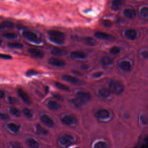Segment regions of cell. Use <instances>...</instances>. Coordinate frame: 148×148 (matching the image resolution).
Returning <instances> with one entry per match:
<instances>
[{
	"mask_svg": "<svg viewBox=\"0 0 148 148\" xmlns=\"http://www.w3.org/2000/svg\"><path fill=\"white\" fill-rule=\"evenodd\" d=\"M23 114L24 115L28 118V119H31L32 117V116H33V112L31 110H30L29 109H28V108H25L23 109Z\"/></svg>",
	"mask_w": 148,
	"mask_h": 148,
	"instance_id": "obj_34",
	"label": "cell"
},
{
	"mask_svg": "<svg viewBox=\"0 0 148 148\" xmlns=\"http://www.w3.org/2000/svg\"><path fill=\"white\" fill-rule=\"evenodd\" d=\"M9 112L11 113V114H12L13 116H14L15 117H19L21 114L20 111L16 108L11 107L9 109Z\"/></svg>",
	"mask_w": 148,
	"mask_h": 148,
	"instance_id": "obj_33",
	"label": "cell"
},
{
	"mask_svg": "<svg viewBox=\"0 0 148 148\" xmlns=\"http://www.w3.org/2000/svg\"><path fill=\"white\" fill-rule=\"evenodd\" d=\"M0 58L4 60H11L12 59V57L9 54L0 53Z\"/></svg>",
	"mask_w": 148,
	"mask_h": 148,
	"instance_id": "obj_39",
	"label": "cell"
},
{
	"mask_svg": "<svg viewBox=\"0 0 148 148\" xmlns=\"http://www.w3.org/2000/svg\"><path fill=\"white\" fill-rule=\"evenodd\" d=\"M3 28H5L4 27H3V25L2 24V23L0 24V30L2 29H3Z\"/></svg>",
	"mask_w": 148,
	"mask_h": 148,
	"instance_id": "obj_47",
	"label": "cell"
},
{
	"mask_svg": "<svg viewBox=\"0 0 148 148\" xmlns=\"http://www.w3.org/2000/svg\"><path fill=\"white\" fill-rule=\"evenodd\" d=\"M120 51V47H117V46H113L112 47L110 48V53L112 54L113 55H116V54H118Z\"/></svg>",
	"mask_w": 148,
	"mask_h": 148,
	"instance_id": "obj_35",
	"label": "cell"
},
{
	"mask_svg": "<svg viewBox=\"0 0 148 148\" xmlns=\"http://www.w3.org/2000/svg\"><path fill=\"white\" fill-rule=\"evenodd\" d=\"M102 75H103V72H95V73H93L92 74V76L94 77L97 78V77H101Z\"/></svg>",
	"mask_w": 148,
	"mask_h": 148,
	"instance_id": "obj_43",
	"label": "cell"
},
{
	"mask_svg": "<svg viewBox=\"0 0 148 148\" xmlns=\"http://www.w3.org/2000/svg\"><path fill=\"white\" fill-rule=\"evenodd\" d=\"M36 132L42 135H45L47 134V131L43 128L42 126H41L40 124H37L36 126Z\"/></svg>",
	"mask_w": 148,
	"mask_h": 148,
	"instance_id": "obj_29",
	"label": "cell"
},
{
	"mask_svg": "<svg viewBox=\"0 0 148 148\" xmlns=\"http://www.w3.org/2000/svg\"><path fill=\"white\" fill-rule=\"evenodd\" d=\"M10 146L12 148H24L20 142L16 141L12 142L10 143Z\"/></svg>",
	"mask_w": 148,
	"mask_h": 148,
	"instance_id": "obj_37",
	"label": "cell"
},
{
	"mask_svg": "<svg viewBox=\"0 0 148 148\" xmlns=\"http://www.w3.org/2000/svg\"><path fill=\"white\" fill-rule=\"evenodd\" d=\"M49 40L57 45H62L65 42V34L58 30H49L47 32Z\"/></svg>",
	"mask_w": 148,
	"mask_h": 148,
	"instance_id": "obj_2",
	"label": "cell"
},
{
	"mask_svg": "<svg viewBox=\"0 0 148 148\" xmlns=\"http://www.w3.org/2000/svg\"><path fill=\"white\" fill-rule=\"evenodd\" d=\"M71 57L73 59H86L87 55L81 51H75L71 53Z\"/></svg>",
	"mask_w": 148,
	"mask_h": 148,
	"instance_id": "obj_14",
	"label": "cell"
},
{
	"mask_svg": "<svg viewBox=\"0 0 148 148\" xmlns=\"http://www.w3.org/2000/svg\"><path fill=\"white\" fill-rule=\"evenodd\" d=\"M17 92L18 96L21 98V99L25 103H26L27 104H29L31 103V99H30L29 97L24 91H23L21 88H18L17 90Z\"/></svg>",
	"mask_w": 148,
	"mask_h": 148,
	"instance_id": "obj_12",
	"label": "cell"
},
{
	"mask_svg": "<svg viewBox=\"0 0 148 148\" xmlns=\"http://www.w3.org/2000/svg\"><path fill=\"white\" fill-rule=\"evenodd\" d=\"M26 143L27 145L30 148H38L39 143L33 138H28L26 140Z\"/></svg>",
	"mask_w": 148,
	"mask_h": 148,
	"instance_id": "obj_24",
	"label": "cell"
},
{
	"mask_svg": "<svg viewBox=\"0 0 148 148\" xmlns=\"http://www.w3.org/2000/svg\"><path fill=\"white\" fill-rule=\"evenodd\" d=\"M94 148H108V145L106 142L99 140L95 143Z\"/></svg>",
	"mask_w": 148,
	"mask_h": 148,
	"instance_id": "obj_28",
	"label": "cell"
},
{
	"mask_svg": "<svg viewBox=\"0 0 148 148\" xmlns=\"http://www.w3.org/2000/svg\"><path fill=\"white\" fill-rule=\"evenodd\" d=\"M102 24L105 27H111L112 25V23L109 20H104L102 21Z\"/></svg>",
	"mask_w": 148,
	"mask_h": 148,
	"instance_id": "obj_40",
	"label": "cell"
},
{
	"mask_svg": "<svg viewBox=\"0 0 148 148\" xmlns=\"http://www.w3.org/2000/svg\"><path fill=\"white\" fill-rule=\"evenodd\" d=\"M61 120L63 124L68 126L74 125L77 123L76 118L74 116L69 114L64 115L61 117Z\"/></svg>",
	"mask_w": 148,
	"mask_h": 148,
	"instance_id": "obj_8",
	"label": "cell"
},
{
	"mask_svg": "<svg viewBox=\"0 0 148 148\" xmlns=\"http://www.w3.org/2000/svg\"><path fill=\"white\" fill-rule=\"evenodd\" d=\"M141 56L142 57L145 58H148V50H143L141 53H140Z\"/></svg>",
	"mask_w": 148,
	"mask_h": 148,
	"instance_id": "obj_42",
	"label": "cell"
},
{
	"mask_svg": "<svg viewBox=\"0 0 148 148\" xmlns=\"http://www.w3.org/2000/svg\"><path fill=\"white\" fill-rule=\"evenodd\" d=\"M55 86L57 88H58V89L61 90H64V91H69V88L67 86H66L61 83L58 82L55 83Z\"/></svg>",
	"mask_w": 148,
	"mask_h": 148,
	"instance_id": "obj_32",
	"label": "cell"
},
{
	"mask_svg": "<svg viewBox=\"0 0 148 148\" xmlns=\"http://www.w3.org/2000/svg\"><path fill=\"white\" fill-rule=\"evenodd\" d=\"M67 53H68V51L66 50L60 49H58V48L53 49L51 51V54L53 56H58V57L65 56L67 54Z\"/></svg>",
	"mask_w": 148,
	"mask_h": 148,
	"instance_id": "obj_18",
	"label": "cell"
},
{
	"mask_svg": "<svg viewBox=\"0 0 148 148\" xmlns=\"http://www.w3.org/2000/svg\"><path fill=\"white\" fill-rule=\"evenodd\" d=\"M123 14L129 19H134L136 16V12L133 9L127 8L123 10Z\"/></svg>",
	"mask_w": 148,
	"mask_h": 148,
	"instance_id": "obj_17",
	"label": "cell"
},
{
	"mask_svg": "<svg viewBox=\"0 0 148 148\" xmlns=\"http://www.w3.org/2000/svg\"><path fill=\"white\" fill-rule=\"evenodd\" d=\"M3 37L8 39H14L17 37V35L14 32H6L2 35Z\"/></svg>",
	"mask_w": 148,
	"mask_h": 148,
	"instance_id": "obj_30",
	"label": "cell"
},
{
	"mask_svg": "<svg viewBox=\"0 0 148 148\" xmlns=\"http://www.w3.org/2000/svg\"><path fill=\"white\" fill-rule=\"evenodd\" d=\"M38 73H39V72L35 69H29L26 72L25 75L27 76H32L33 75H36Z\"/></svg>",
	"mask_w": 148,
	"mask_h": 148,
	"instance_id": "obj_38",
	"label": "cell"
},
{
	"mask_svg": "<svg viewBox=\"0 0 148 148\" xmlns=\"http://www.w3.org/2000/svg\"><path fill=\"white\" fill-rule=\"evenodd\" d=\"M139 148H148V146H146V145H143V146H141Z\"/></svg>",
	"mask_w": 148,
	"mask_h": 148,
	"instance_id": "obj_48",
	"label": "cell"
},
{
	"mask_svg": "<svg viewBox=\"0 0 148 148\" xmlns=\"http://www.w3.org/2000/svg\"><path fill=\"white\" fill-rule=\"evenodd\" d=\"M111 92L108 88H102L98 90V94L103 98H108L111 96Z\"/></svg>",
	"mask_w": 148,
	"mask_h": 148,
	"instance_id": "obj_20",
	"label": "cell"
},
{
	"mask_svg": "<svg viewBox=\"0 0 148 148\" xmlns=\"http://www.w3.org/2000/svg\"><path fill=\"white\" fill-rule=\"evenodd\" d=\"M140 15L143 18H148V7H143L140 10Z\"/></svg>",
	"mask_w": 148,
	"mask_h": 148,
	"instance_id": "obj_31",
	"label": "cell"
},
{
	"mask_svg": "<svg viewBox=\"0 0 148 148\" xmlns=\"http://www.w3.org/2000/svg\"><path fill=\"white\" fill-rule=\"evenodd\" d=\"M9 117L7 114L3 113V112H0V119H1L2 120H6L9 119Z\"/></svg>",
	"mask_w": 148,
	"mask_h": 148,
	"instance_id": "obj_41",
	"label": "cell"
},
{
	"mask_svg": "<svg viewBox=\"0 0 148 148\" xmlns=\"http://www.w3.org/2000/svg\"><path fill=\"white\" fill-rule=\"evenodd\" d=\"M72 72V73H73L74 75H76V76H82V73L80 72H79V71H77L73 70Z\"/></svg>",
	"mask_w": 148,
	"mask_h": 148,
	"instance_id": "obj_45",
	"label": "cell"
},
{
	"mask_svg": "<svg viewBox=\"0 0 148 148\" xmlns=\"http://www.w3.org/2000/svg\"><path fill=\"white\" fill-rule=\"evenodd\" d=\"M2 24L3 25L4 28H13L14 24L12 22L9 21H5L2 23Z\"/></svg>",
	"mask_w": 148,
	"mask_h": 148,
	"instance_id": "obj_36",
	"label": "cell"
},
{
	"mask_svg": "<svg viewBox=\"0 0 148 148\" xmlns=\"http://www.w3.org/2000/svg\"><path fill=\"white\" fill-rule=\"evenodd\" d=\"M95 116L101 120H109L111 118V114L109 110L105 109H101L95 113Z\"/></svg>",
	"mask_w": 148,
	"mask_h": 148,
	"instance_id": "obj_5",
	"label": "cell"
},
{
	"mask_svg": "<svg viewBox=\"0 0 148 148\" xmlns=\"http://www.w3.org/2000/svg\"><path fill=\"white\" fill-rule=\"evenodd\" d=\"M101 63L104 65H110L113 63V60L109 57H103L101 60Z\"/></svg>",
	"mask_w": 148,
	"mask_h": 148,
	"instance_id": "obj_26",
	"label": "cell"
},
{
	"mask_svg": "<svg viewBox=\"0 0 148 148\" xmlns=\"http://www.w3.org/2000/svg\"><path fill=\"white\" fill-rule=\"evenodd\" d=\"M62 78L64 80L68 83H70L72 84L82 86L85 84V82L83 80H82L76 77H73L69 75H64L62 76Z\"/></svg>",
	"mask_w": 148,
	"mask_h": 148,
	"instance_id": "obj_4",
	"label": "cell"
},
{
	"mask_svg": "<svg viewBox=\"0 0 148 148\" xmlns=\"http://www.w3.org/2000/svg\"><path fill=\"white\" fill-rule=\"evenodd\" d=\"M48 62L51 65L56 67H63L66 65V62L65 61L54 57L50 58Z\"/></svg>",
	"mask_w": 148,
	"mask_h": 148,
	"instance_id": "obj_11",
	"label": "cell"
},
{
	"mask_svg": "<svg viewBox=\"0 0 148 148\" xmlns=\"http://www.w3.org/2000/svg\"><path fill=\"white\" fill-rule=\"evenodd\" d=\"M139 119L140 123L143 125H145L148 123L147 114L145 112H142L139 114Z\"/></svg>",
	"mask_w": 148,
	"mask_h": 148,
	"instance_id": "obj_23",
	"label": "cell"
},
{
	"mask_svg": "<svg viewBox=\"0 0 148 148\" xmlns=\"http://www.w3.org/2000/svg\"><path fill=\"white\" fill-rule=\"evenodd\" d=\"M5 95V94L4 92L3 91L0 90V99H2V98H3L4 97Z\"/></svg>",
	"mask_w": 148,
	"mask_h": 148,
	"instance_id": "obj_46",
	"label": "cell"
},
{
	"mask_svg": "<svg viewBox=\"0 0 148 148\" xmlns=\"http://www.w3.org/2000/svg\"><path fill=\"white\" fill-rule=\"evenodd\" d=\"M83 40L86 45L90 46H95L97 43L96 39H95L94 38H92V37H86L83 39Z\"/></svg>",
	"mask_w": 148,
	"mask_h": 148,
	"instance_id": "obj_25",
	"label": "cell"
},
{
	"mask_svg": "<svg viewBox=\"0 0 148 148\" xmlns=\"http://www.w3.org/2000/svg\"><path fill=\"white\" fill-rule=\"evenodd\" d=\"M2 40H1V39H0V46L1 45V44H2Z\"/></svg>",
	"mask_w": 148,
	"mask_h": 148,
	"instance_id": "obj_49",
	"label": "cell"
},
{
	"mask_svg": "<svg viewBox=\"0 0 148 148\" xmlns=\"http://www.w3.org/2000/svg\"><path fill=\"white\" fill-rule=\"evenodd\" d=\"M8 99H9V102H10V103H15L16 101V99L15 98H14V97H9V98H8Z\"/></svg>",
	"mask_w": 148,
	"mask_h": 148,
	"instance_id": "obj_44",
	"label": "cell"
},
{
	"mask_svg": "<svg viewBox=\"0 0 148 148\" xmlns=\"http://www.w3.org/2000/svg\"><path fill=\"white\" fill-rule=\"evenodd\" d=\"M91 94L87 91H78L76 97L72 100V103L76 107H82L85 105L91 99Z\"/></svg>",
	"mask_w": 148,
	"mask_h": 148,
	"instance_id": "obj_1",
	"label": "cell"
},
{
	"mask_svg": "<svg viewBox=\"0 0 148 148\" xmlns=\"http://www.w3.org/2000/svg\"><path fill=\"white\" fill-rule=\"evenodd\" d=\"M124 35L129 40H134L137 36V32L134 29H128L124 32Z\"/></svg>",
	"mask_w": 148,
	"mask_h": 148,
	"instance_id": "obj_16",
	"label": "cell"
},
{
	"mask_svg": "<svg viewBox=\"0 0 148 148\" xmlns=\"http://www.w3.org/2000/svg\"><path fill=\"white\" fill-rule=\"evenodd\" d=\"M119 68L124 72H130L132 69V65L130 61H122L119 64Z\"/></svg>",
	"mask_w": 148,
	"mask_h": 148,
	"instance_id": "obj_13",
	"label": "cell"
},
{
	"mask_svg": "<svg viewBox=\"0 0 148 148\" xmlns=\"http://www.w3.org/2000/svg\"><path fill=\"white\" fill-rule=\"evenodd\" d=\"M23 35L28 40L35 43L40 42V39L38 38L36 34L31 31H24L23 32Z\"/></svg>",
	"mask_w": 148,
	"mask_h": 148,
	"instance_id": "obj_6",
	"label": "cell"
},
{
	"mask_svg": "<svg viewBox=\"0 0 148 148\" xmlns=\"http://www.w3.org/2000/svg\"><path fill=\"white\" fill-rule=\"evenodd\" d=\"M108 89L112 94L120 95L124 91V87L118 81L110 80L108 83Z\"/></svg>",
	"mask_w": 148,
	"mask_h": 148,
	"instance_id": "obj_3",
	"label": "cell"
},
{
	"mask_svg": "<svg viewBox=\"0 0 148 148\" xmlns=\"http://www.w3.org/2000/svg\"><path fill=\"white\" fill-rule=\"evenodd\" d=\"M8 46L11 49H21L24 47L22 43H18V42L9 43L8 44Z\"/></svg>",
	"mask_w": 148,
	"mask_h": 148,
	"instance_id": "obj_27",
	"label": "cell"
},
{
	"mask_svg": "<svg viewBox=\"0 0 148 148\" xmlns=\"http://www.w3.org/2000/svg\"><path fill=\"white\" fill-rule=\"evenodd\" d=\"M47 107L52 110H57L61 108V105L54 101H49L47 103Z\"/></svg>",
	"mask_w": 148,
	"mask_h": 148,
	"instance_id": "obj_22",
	"label": "cell"
},
{
	"mask_svg": "<svg viewBox=\"0 0 148 148\" xmlns=\"http://www.w3.org/2000/svg\"><path fill=\"white\" fill-rule=\"evenodd\" d=\"M58 141L61 145L63 146H68L74 142V138L71 135L65 134L61 136Z\"/></svg>",
	"mask_w": 148,
	"mask_h": 148,
	"instance_id": "obj_7",
	"label": "cell"
},
{
	"mask_svg": "<svg viewBox=\"0 0 148 148\" xmlns=\"http://www.w3.org/2000/svg\"><path fill=\"white\" fill-rule=\"evenodd\" d=\"M95 36L99 39L101 40H114L115 38L114 36L106 33L103 32H101V31H98L95 33Z\"/></svg>",
	"mask_w": 148,
	"mask_h": 148,
	"instance_id": "obj_9",
	"label": "cell"
},
{
	"mask_svg": "<svg viewBox=\"0 0 148 148\" xmlns=\"http://www.w3.org/2000/svg\"><path fill=\"white\" fill-rule=\"evenodd\" d=\"M41 121L48 127H52L54 125V121L53 119L47 114H43L40 117Z\"/></svg>",
	"mask_w": 148,
	"mask_h": 148,
	"instance_id": "obj_15",
	"label": "cell"
},
{
	"mask_svg": "<svg viewBox=\"0 0 148 148\" xmlns=\"http://www.w3.org/2000/svg\"><path fill=\"white\" fill-rule=\"evenodd\" d=\"M77 148H79V147H77Z\"/></svg>",
	"mask_w": 148,
	"mask_h": 148,
	"instance_id": "obj_50",
	"label": "cell"
},
{
	"mask_svg": "<svg viewBox=\"0 0 148 148\" xmlns=\"http://www.w3.org/2000/svg\"><path fill=\"white\" fill-rule=\"evenodd\" d=\"M6 127L8 129L12 132L13 133L17 134L20 131V126L13 123H9L6 124Z\"/></svg>",
	"mask_w": 148,
	"mask_h": 148,
	"instance_id": "obj_21",
	"label": "cell"
},
{
	"mask_svg": "<svg viewBox=\"0 0 148 148\" xmlns=\"http://www.w3.org/2000/svg\"><path fill=\"white\" fill-rule=\"evenodd\" d=\"M125 0H113L111 3V8L114 10H118L125 3Z\"/></svg>",
	"mask_w": 148,
	"mask_h": 148,
	"instance_id": "obj_19",
	"label": "cell"
},
{
	"mask_svg": "<svg viewBox=\"0 0 148 148\" xmlns=\"http://www.w3.org/2000/svg\"><path fill=\"white\" fill-rule=\"evenodd\" d=\"M28 52L31 56L36 58L42 59L45 56V53L42 50L37 49H29L28 50Z\"/></svg>",
	"mask_w": 148,
	"mask_h": 148,
	"instance_id": "obj_10",
	"label": "cell"
}]
</instances>
